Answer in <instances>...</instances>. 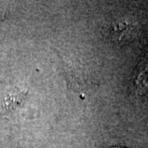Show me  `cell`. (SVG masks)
Masks as SVG:
<instances>
[{
	"label": "cell",
	"mask_w": 148,
	"mask_h": 148,
	"mask_svg": "<svg viewBox=\"0 0 148 148\" xmlns=\"http://www.w3.org/2000/svg\"><path fill=\"white\" fill-rule=\"evenodd\" d=\"M136 89L139 93L148 92V57L138 66L135 77Z\"/></svg>",
	"instance_id": "6da1fadb"
},
{
	"label": "cell",
	"mask_w": 148,
	"mask_h": 148,
	"mask_svg": "<svg viewBox=\"0 0 148 148\" xmlns=\"http://www.w3.org/2000/svg\"><path fill=\"white\" fill-rule=\"evenodd\" d=\"M110 148H123V147H110Z\"/></svg>",
	"instance_id": "7a4b0ae2"
}]
</instances>
